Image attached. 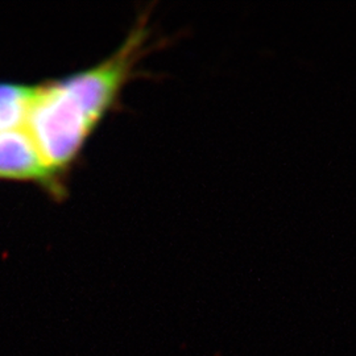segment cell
<instances>
[{
    "label": "cell",
    "instance_id": "obj_1",
    "mask_svg": "<svg viewBox=\"0 0 356 356\" xmlns=\"http://www.w3.org/2000/svg\"><path fill=\"white\" fill-rule=\"evenodd\" d=\"M148 35L145 20H140L123 45L101 64L35 86L26 129L56 176L76 160L114 104L141 57Z\"/></svg>",
    "mask_w": 356,
    "mask_h": 356
},
{
    "label": "cell",
    "instance_id": "obj_2",
    "mask_svg": "<svg viewBox=\"0 0 356 356\" xmlns=\"http://www.w3.org/2000/svg\"><path fill=\"white\" fill-rule=\"evenodd\" d=\"M0 179L32 181L54 186L58 181L45 164L26 127L0 132Z\"/></svg>",
    "mask_w": 356,
    "mask_h": 356
},
{
    "label": "cell",
    "instance_id": "obj_3",
    "mask_svg": "<svg viewBox=\"0 0 356 356\" xmlns=\"http://www.w3.org/2000/svg\"><path fill=\"white\" fill-rule=\"evenodd\" d=\"M35 86L0 83V132L26 127Z\"/></svg>",
    "mask_w": 356,
    "mask_h": 356
}]
</instances>
